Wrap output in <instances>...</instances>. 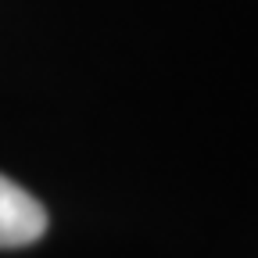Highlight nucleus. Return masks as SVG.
Returning <instances> with one entry per match:
<instances>
[{
    "label": "nucleus",
    "instance_id": "obj_1",
    "mask_svg": "<svg viewBox=\"0 0 258 258\" xmlns=\"http://www.w3.org/2000/svg\"><path fill=\"white\" fill-rule=\"evenodd\" d=\"M43 230H47L43 205L15 179L0 176V247L32 244L43 237Z\"/></svg>",
    "mask_w": 258,
    "mask_h": 258
}]
</instances>
